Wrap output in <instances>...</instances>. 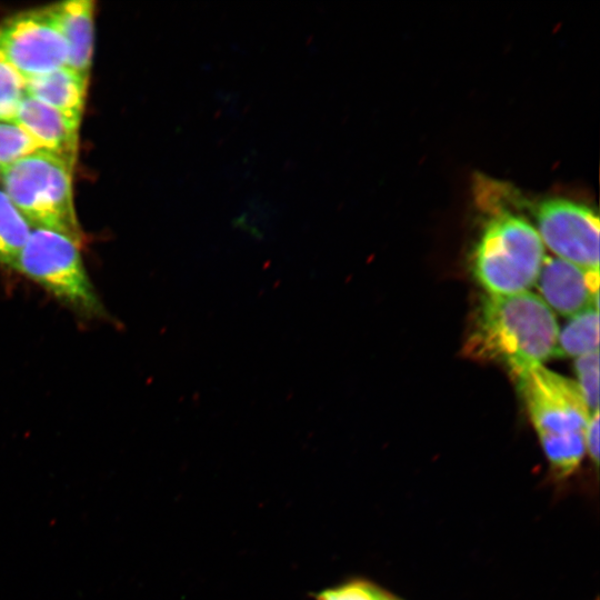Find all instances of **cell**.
<instances>
[{"mask_svg":"<svg viewBox=\"0 0 600 600\" xmlns=\"http://www.w3.org/2000/svg\"><path fill=\"white\" fill-rule=\"evenodd\" d=\"M559 327L543 300L524 291L488 294L478 311L468 353L507 367L517 377L556 354Z\"/></svg>","mask_w":600,"mask_h":600,"instance_id":"1","label":"cell"},{"mask_svg":"<svg viewBox=\"0 0 600 600\" xmlns=\"http://www.w3.org/2000/svg\"><path fill=\"white\" fill-rule=\"evenodd\" d=\"M542 448L561 476L571 473L586 452L590 410L576 381L542 364L516 377Z\"/></svg>","mask_w":600,"mask_h":600,"instance_id":"2","label":"cell"},{"mask_svg":"<svg viewBox=\"0 0 600 600\" xmlns=\"http://www.w3.org/2000/svg\"><path fill=\"white\" fill-rule=\"evenodd\" d=\"M74 166L62 158L38 152L0 170L2 190L32 228L61 232L83 240L73 202Z\"/></svg>","mask_w":600,"mask_h":600,"instance_id":"3","label":"cell"},{"mask_svg":"<svg viewBox=\"0 0 600 600\" xmlns=\"http://www.w3.org/2000/svg\"><path fill=\"white\" fill-rule=\"evenodd\" d=\"M543 258L544 246L536 228L521 216L501 211L484 226L473 272L488 294H516L536 283Z\"/></svg>","mask_w":600,"mask_h":600,"instance_id":"4","label":"cell"},{"mask_svg":"<svg viewBox=\"0 0 600 600\" xmlns=\"http://www.w3.org/2000/svg\"><path fill=\"white\" fill-rule=\"evenodd\" d=\"M74 239L49 229L32 228L13 268L76 312L101 317L103 306Z\"/></svg>","mask_w":600,"mask_h":600,"instance_id":"5","label":"cell"},{"mask_svg":"<svg viewBox=\"0 0 600 600\" xmlns=\"http://www.w3.org/2000/svg\"><path fill=\"white\" fill-rule=\"evenodd\" d=\"M0 56L26 80L67 67V46L51 7L4 19Z\"/></svg>","mask_w":600,"mask_h":600,"instance_id":"6","label":"cell"},{"mask_svg":"<svg viewBox=\"0 0 600 600\" xmlns=\"http://www.w3.org/2000/svg\"><path fill=\"white\" fill-rule=\"evenodd\" d=\"M537 232L557 258L599 272V218L588 206L563 198L544 199L534 208Z\"/></svg>","mask_w":600,"mask_h":600,"instance_id":"7","label":"cell"},{"mask_svg":"<svg viewBox=\"0 0 600 600\" xmlns=\"http://www.w3.org/2000/svg\"><path fill=\"white\" fill-rule=\"evenodd\" d=\"M539 296L557 313L572 317L599 308V272L583 270L557 257L544 256L538 279Z\"/></svg>","mask_w":600,"mask_h":600,"instance_id":"8","label":"cell"},{"mask_svg":"<svg viewBox=\"0 0 600 600\" xmlns=\"http://www.w3.org/2000/svg\"><path fill=\"white\" fill-rule=\"evenodd\" d=\"M13 121L26 130L44 151L74 166L80 124L28 94L22 98Z\"/></svg>","mask_w":600,"mask_h":600,"instance_id":"9","label":"cell"},{"mask_svg":"<svg viewBox=\"0 0 600 600\" xmlns=\"http://www.w3.org/2000/svg\"><path fill=\"white\" fill-rule=\"evenodd\" d=\"M50 7L67 46V67L88 79L93 52V2L70 0Z\"/></svg>","mask_w":600,"mask_h":600,"instance_id":"10","label":"cell"},{"mask_svg":"<svg viewBox=\"0 0 600 600\" xmlns=\"http://www.w3.org/2000/svg\"><path fill=\"white\" fill-rule=\"evenodd\" d=\"M88 79L62 67L26 80V94L56 109L80 124L84 109Z\"/></svg>","mask_w":600,"mask_h":600,"instance_id":"11","label":"cell"},{"mask_svg":"<svg viewBox=\"0 0 600 600\" xmlns=\"http://www.w3.org/2000/svg\"><path fill=\"white\" fill-rule=\"evenodd\" d=\"M598 310V307H590L571 317L559 331L556 356L579 358L599 350Z\"/></svg>","mask_w":600,"mask_h":600,"instance_id":"12","label":"cell"},{"mask_svg":"<svg viewBox=\"0 0 600 600\" xmlns=\"http://www.w3.org/2000/svg\"><path fill=\"white\" fill-rule=\"evenodd\" d=\"M32 227L0 189V266L13 268Z\"/></svg>","mask_w":600,"mask_h":600,"instance_id":"13","label":"cell"},{"mask_svg":"<svg viewBox=\"0 0 600 600\" xmlns=\"http://www.w3.org/2000/svg\"><path fill=\"white\" fill-rule=\"evenodd\" d=\"M44 151L14 121H0V170L28 156Z\"/></svg>","mask_w":600,"mask_h":600,"instance_id":"14","label":"cell"},{"mask_svg":"<svg viewBox=\"0 0 600 600\" xmlns=\"http://www.w3.org/2000/svg\"><path fill=\"white\" fill-rule=\"evenodd\" d=\"M26 94V79L0 56V121H13Z\"/></svg>","mask_w":600,"mask_h":600,"instance_id":"15","label":"cell"},{"mask_svg":"<svg viewBox=\"0 0 600 600\" xmlns=\"http://www.w3.org/2000/svg\"><path fill=\"white\" fill-rule=\"evenodd\" d=\"M578 387L590 410L599 411V350L576 360Z\"/></svg>","mask_w":600,"mask_h":600,"instance_id":"16","label":"cell"},{"mask_svg":"<svg viewBox=\"0 0 600 600\" xmlns=\"http://www.w3.org/2000/svg\"><path fill=\"white\" fill-rule=\"evenodd\" d=\"M383 594L369 583L356 581L322 591L317 600H381Z\"/></svg>","mask_w":600,"mask_h":600,"instance_id":"17","label":"cell"},{"mask_svg":"<svg viewBox=\"0 0 600 600\" xmlns=\"http://www.w3.org/2000/svg\"><path fill=\"white\" fill-rule=\"evenodd\" d=\"M586 450L589 452L592 461L598 464L599 461V411L590 414L584 432Z\"/></svg>","mask_w":600,"mask_h":600,"instance_id":"18","label":"cell"},{"mask_svg":"<svg viewBox=\"0 0 600 600\" xmlns=\"http://www.w3.org/2000/svg\"><path fill=\"white\" fill-rule=\"evenodd\" d=\"M381 600H393V599H391V598H389V597H386V596L383 594V597H382Z\"/></svg>","mask_w":600,"mask_h":600,"instance_id":"19","label":"cell"}]
</instances>
